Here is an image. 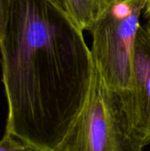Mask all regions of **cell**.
<instances>
[{"label":"cell","instance_id":"1","mask_svg":"<svg viewBox=\"0 0 150 151\" xmlns=\"http://www.w3.org/2000/svg\"><path fill=\"white\" fill-rule=\"evenodd\" d=\"M82 29L50 0H11L0 40L5 133L58 151L88 97L94 63Z\"/></svg>","mask_w":150,"mask_h":151},{"label":"cell","instance_id":"2","mask_svg":"<svg viewBox=\"0 0 150 151\" xmlns=\"http://www.w3.org/2000/svg\"><path fill=\"white\" fill-rule=\"evenodd\" d=\"M58 151H138L118 93L95 67L85 104Z\"/></svg>","mask_w":150,"mask_h":151},{"label":"cell","instance_id":"3","mask_svg":"<svg viewBox=\"0 0 150 151\" xmlns=\"http://www.w3.org/2000/svg\"><path fill=\"white\" fill-rule=\"evenodd\" d=\"M144 7L145 0H115L89 31L94 65L118 93L131 82L133 48Z\"/></svg>","mask_w":150,"mask_h":151},{"label":"cell","instance_id":"4","mask_svg":"<svg viewBox=\"0 0 150 151\" xmlns=\"http://www.w3.org/2000/svg\"><path fill=\"white\" fill-rule=\"evenodd\" d=\"M118 95L137 150H142L150 143V27L138 29L131 82Z\"/></svg>","mask_w":150,"mask_h":151},{"label":"cell","instance_id":"5","mask_svg":"<svg viewBox=\"0 0 150 151\" xmlns=\"http://www.w3.org/2000/svg\"><path fill=\"white\" fill-rule=\"evenodd\" d=\"M115 0H66L68 15L82 30L90 31Z\"/></svg>","mask_w":150,"mask_h":151},{"label":"cell","instance_id":"6","mask_svg":"<svg viewBox=\"0 0 150 151\" xmlns=\"http://www.w3.org/2000/svg\"><path fill=\"white\" fill-rule=\"evenodd\" d=\"M33 150L31 147L12 134L5 133L0 141V151Z\"/></svg>","mask_w":150,"mask_h":151},{"label":"cell","instance_id":"7","mask_svg":"<svg viewBox=\"0 0 150 151\" xmlns=\"http://www.w3.org/2000/svg\"><path fill=\"white\" fill-rule=\"evenodd\" d=\"M11 1V0H0V40L4 35L6 27Z\"/></svg>","mask_w":150,"mask_h":151},{"label":"cell","instance_id":"8","mask_svg":"<svg viewBox=\"0 0 150 151\" xmlns=\"http://www.w3.org/2000/svg\"><path fill=\"white\" fill-rule=\"evenodd\" d=\"M50 1H51L54 4H56L57 7H59L61 10H63L64 12H65L68 14V9H67L66 0H50Z\"/></svg>","mask_w":150,"mask_h":151},{"label":"cell","instance_id":"9","mask_svg":"<svg viewBox=\"0 0 150 151\" xmlns=\"http://www.w3.org/2000/svg\"><path fill=\"white\" fill-rule=\"evenodd\" d=\"M144 12L148 19H149L150 22V0H145V7H144Z\"/></svg>","mask_w":150,"mask_h":151}]
</instances>
